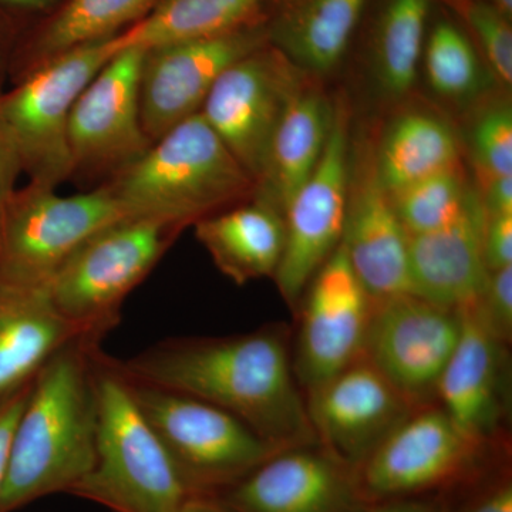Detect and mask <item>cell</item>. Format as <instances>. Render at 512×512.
<instances>
[{
	"instance_id": "obj_36",
	"label": "cell",
	"mask_w": 512,
	"mask_h": 512,
	"mask_svg": "<svg viewBox=\"0 0 512 512\" xmlns=\"http://www.w3.org/2000/svg\"><path fill=\"white\" fill-rule=\"evenodd\" d=\"M464 512H512V481L503 476L485 487Z\"/></svg>"
},
{
	"instance_id": "obj_27",
	"label": "cell",
	"mask_w": 512,
	"mask_h": 512,
	"mask_svg": "<svg viewBox=\"0 0 512 512\" xmlns=\"http://www.w3.org/2000/svg\"><path fill=\"white\" fill-rule=\"evenodd\" d=\"M161 0H69L29 49L10 63L12 79L76 47L119 35L146 18Z\"/></svg>"
},
{
	"instance_id": "obj_8",
	"label": "cell",
	"mask_w": 512,
	"mask_h": 512,
	"mask_svg": "<svg viewBox=\"0 0 512 512\" xmlns=\"http://www.w3.org/2000/svg\"><path fill=\"white\" fill-rule=\"evenodd\" d=\"M124 379L190 495L221 494L281 451L214 404Z\"/></svg>"
},
{
	"instance_id": "obj_22",
	"label": "cell",
	"mask_w": 512,
	"mask_h": 512,
	"mask_svg": "<svg viewBox=\"0 0 512 512\" xmlns=\"http://www.w3.org/2000/svg\"><path fill=\"white\" fill-rule=\"evenodd\" d=\"M86 338L57 312L45 288L0 284V396L30 382L56 352Z\"/></svg>"
},
{
	"instance_id": "obj_37",
	"label": "cell",
	"mask_w": 512,
	"mask_h": 512,
	"mask_svg": "<svg viewBox=\"0 0 512 512\" xmlns=\"http://www.w3.org/2000/svg\"><path fill=\"white\" fill-rule=\"evenodd\" d=\"M480 198L487 215L512 214V175L485 181Z\"/></svg>"
},
{
	"instance_id": "obj_31",
	"label": "cell",
	"mask_w": 512,
	"mask_h": 512,
	"mask_svg": "<svg viewBox=\"0 0 512 512\" xmlns=\"http://www.w3.org/2000/svg\"><path fill=\"white\" fill-rule=\"evenodd\" d=\"M470 147L481 184L512 175L511 104H491L478 114L470 133Z\"/></svg>"
},
{
	"instance_id": "obj_5",
	"label": "cell",
	"mask_w": 512,
	"mask_h": 512,
	"mask_svg": "<svg viewBox=\"0 0 512 512\" xmlns=\"http://www.w3.org/2000/svg\"><path fill=\"white\" fill-rule=\"evenodd\" d=\"M183 229L153 215H136L101 229L57 269L45 286L47 296L70 325L101 342L119 325L127 296Z\"/></svg>"
},
{
	"instance_id": "obj_15",
	"label": "cell",
	"mask_w": 512,
	"mask_h": 512,
	"mask_svg": "<svg viewBox=\"0 0 512 512\" xmlns=\"http://www.w3.org/2000/svg\"><path fill=\"white\" fill-rule=\"evenodd\" d=\"M266 23L225 35L146 50L140 76L141 121L151 144L200 113L222 73L242 57L268 45Z\"/></svg>"
},
{
	"instance_id": "obj_11",
	"label": "cell",
	"mask_w": 512,
	"mask_h": 512,
	"mask_svg": "<svg viewBox=\"0 0 512 512\" xmlns=\"http://www.w3.org/2000/svg\"><path fill=\"white\" fill-rule=\"evenodd\" d=\"M350 109L345 96L333 101L328 143L311 177L284 211L285 249L274 276L293 313L303 293L342 242L350 178Z\"/></svg>"
},
{
	"instance_id": "obj_18",
	"label": "cell",
	"mask_w": 512,
	"mask_h": 512,
	"mask_svg": "<svg viewBox=\"0 0 512 512\" xmlns=\"http://www.w3.org/2000/svg\"><path fill=\"white\" fill-rule=\"evenodd\" d=\"M342 245L373 301L410 293L409 234L380 183L373 141L356 146L350 156Z\"/></svg>"
},
{
	"instance_id": "obj_21",
	"label": "cell",
	"mask_w": 512,
	"mask_h": 512,
	"mask_svg": "<svg viewBox=\"0 0 512 512\" xmlns=\"http://www.w3.org/2000/svg\"><path fill=\"white\" fill-rule=\"evenodd\" d=\"M195 237L215 266L242 286L274 278L285 249L284 214L261 195L195 222Z\"/></svg>"
},
{
	"instance_id": "obj_28",
	"label": "cell",
	"mask_w": 512,
	"mask_h": 512,
	"mask_svg": "<svg viewBox=\"0 0 512 512\" xmlns=\"http://www.w3.org/2000/svg\"><path fill=\"white\" fill-rule=\"evenodd\" d=\"M431 0H383L370 37V67L389 99H402L416 82Z\"/></svg>"
},
{
	"instance_id": "obj_32",
	"label": "cell",
	"mask_w": 512,
	"mask_h": 512,
	"mask_svg": "<svg viewBox=\"0 0 512 512\" xmlns=\"http://www.w3.org/2000/svg\"><path fill=\"white\" fill-rule=\"evenodd\" d=\"M463 15L476 35L494 76L511 87L512 29L511 19L483 0H447Z\"/></svg>"
},
{
	"instance_id": "obj_9",
	"label": "cell",
	"mask_w": 512,
	"mask_h": 512,
	"mask_svg": "<svg viewBox=\"0 0 512 512\" xmlns=\"http://www.w3.org/2000/svg\"><path fill=\"white\" fill-rule=\"evenodd\" d=\"M508 446L464 433L439 404L421 407L357 470L367 504L424 497L450 490L485 473Z\"/></svg>"
},
{
	"instance_id": "obj_34",
	"label": "cell",
	"mask_w": 512,
	"mask_h": 512,
	"mask_svg": "<svg viewBox=\"0 0 512 512\" xmlns=\"http://www.w3.org/2000/svg\"><path fill=\"white\" fill-rule=\"evenodd\" d=\"M483 249L488 271L512 265V214L487 215Z\"/></svg>"
},
{
	"instance_id": "obj_19",
	"label": "cell",
	"mask_w": 512,
	"mask_h": 512,
	"mask_svg": "<svg viewBox=\"0 0 512 512\" xmlns=\"http://www.w3.org/2000/svg\"><path fill=\"white\" fill-rule=\"evenodd\" d=\"M457 312L460 339L441 376L437 404L468 436L508 446L510 345L485 328L473 306Z\"/></svg>"
},
{
	"instance_id": "obj_20",
	"label": "cell",
	"mask_w": 512,
	"mask_h": 512,
	"mask_svg": "<svg viewBox=\"0 0 512 512\" xmlns=\"http://www.w3.org/2000/svg\"><path fill=\"white\" fill-rule=\"evenodd\" d=\"M485 220L487 212L474 191L466 210L446 227L409 235L410 293L451 311L476 305L488 279Z\"/></svg>"
},
{
	"instance_id": "obj_33",
	"label": "cell",
	"mask_w": 512,
	"mask_h": 512,
	"mask_svg": "<svg viewBox=\"0 0 512 512\" xmlns=\"http://www.w3.org/2000/svg\"><path fill=\"white\" fill-rule=\"evenodd\" d=\"M478 318L485 328L505 343L512 340V265L488 271L487 284L476 305Z\"/></svg>"
},
{
	"instance_id": "obj_4",
	"label": "cell",
	"mask_w": 512,
	"mask_h": 512,
	"mask_svg": "<svg viewBox=\"0 0 512 512\" xmlns=\"http://www.w3.org/2000/svg\"><path fill=\"white\" fill-rule=\"evenodd\" d=\"M99 433L92 470L70 494L113 512H180L190 493L127 380L100 352Z\"/></svg>"
},
{
	"instance_id": "obj_10",
	"label": "cell",
	"mask_w": 512,
	"mask_h": 512,
	"mask_svg": "<svg viewBox=\"0 0 512 512\" xmlns=\"http://www.w3.org/2000/svg\"><path fill=\"white\" fill-rule=\"evenodd\" d=\"M309 76L268 43L231 64L202 104V117L256 188L264 178L276 128Z\"/></svg>"
},
{
	"instance_id": "obj_6",
	"label": "cell",
	"mask_w": 512,
	"mask_h": 512,
	"mask_svg": "<svg viewBox=\"0 0 512 512\" xmlns=\"http://www.w3.org/2000/svg\"><path fill=\"white\" fill-rule=\"evenodd\" d=\"M116 36L69 50L0 89V126L28 181L57 188L72 178L70 114L84 87L119 52Z\"/></svg>"
},
{
	"instance_id": "obj_39",
	"label": "cell",
	"mask_w": 512,
	"mask_h": 512,
	"mask_svg": "<svg viewBox=\"0 0 512 512\" xmlns=\"http://www.w3.org/2000/svg\"><path fill=\"white\" fill-rule=\"evenodd\" d=\"M365 512H447L439 501L426 497L397 498L370 505Z\"/></svg>"
},
{
	"instance_id": "obj_7",
	"label": "cell",
	"mask_w": 512,
	"mask_h": 512,
	"mask_svg": "<svg viewBox=\"0 0 512 512\" xmlns=\"http://www.w3.org/2000/svg\"><path fill=\"white\" fill-rule=\"evenodd\" d=\"M130 217L104 184L74 195L33 181L18 185L0 204V284L45 288L83 242Z\"/></svg>"
},
{
	"instance_id": "obj_35",
	"label": "cell",
	"mask_w": 512,
	"mask_h": 512,
	"mask_svg": "<svg viewBox=\"0 0 512 512\" xmlns=\"http://www.w3.org/2000/svg\"><path fill=\"white\" fill-rule=\"evenodd\" d=\"M32 382L23 384L13 392L0 396V488L6 476L9 463L10 444L18 423L20 413L28 400Z\"/></svg>"
},
{
	"instance_id": "obj_29",
	"label": "cell",
	"mask_w": 512,
	"mask_h": 512,
	"mask_svg": "<svg viewBox=\"0 0 512 512\" xmlns=\"http://www.w3.org/2000/svg\"><path fill=\"white\" fill-rule=\"evenodd\" d=\"M463 168L443 171L390 195L397 217L409 235L446 227L466 210L473 195Z\"/></svg>"
},
{
	"instance_id": "obj_25",
	"label": "cell",
	"mask_w": 512,
	"mask_h": 512,
	"mask_svg": "<svg viewBox=\"0 0 512 512\" xmlns=\"http://www.w3.org/2000/svg\"><path fill=\"white\" fill-rule=\"evenodd\" d=\"M380 183L389 194L417 181L461 167L453 127L429 111L412 110L389 124L375 144Z\"/></svg>"
},
{
	"instance_id": "obj_41",
	"label": "cell",
	"mask_w": 512,
	"mask_h": 512,
	"mask_svg": "<svg viewBox=\"0 0 512 512\" xmlns=\"http://www.w3.org/2000/svg\"><path fill=\"white\" fill-rule=\"evenodd\" d=\"M47 2H50V0H0L2 5L18 9L42 8Z\"/></svg>"
},
{
	"instance_id": "obj_17",
	"label": "cell",
	"mask_w": 512,
	"mask_h": 512,
	"mask_svg": "<svg viewBox=\"0 0 512 512\" xmlns=\"http://www.w3.org/2000/svg\"><path fill=\"white\" fill-rule=\"evenodd\" d=\"M218 497L235 512H365L357 471L319 444L286 448Z\"/></svg>"
},
{
	"instance_id": "obj_3",
	"label": "cell",
	"mask_w": 512,
	"mask_h": 512,
	"mask_svg": "<svg viewBox=\"0 0 512 512\" xmlns=\"http://www.w3.org/2000/svg\"><path fill=\"white\" fill-rule=\"evenodd\" d=\"M104 185L134 215L165 218L184 228L256 192L255 181L201 113L168 130Z\"/></svg>"
},
{
	"instance_id": "obj_16",
	"label": "cell",
	"mask_w": 512,
	"mask_h": 512,
	"mask_svg": "<svg viewBox=\"0 0 512 512\" xmlns=\"http://www.w3.org/2000/svg\"><path fill=\"white\" fill-rule=\"evenodd\" d=\"M305 399L319 446L356 471L419 410L365 355Z\"/></svg>"
},
{
	"instance_id": "obj_2",
	"label": "cell",
	"mask_w": 512,
	"mask_h": 512,
	"mask_svg": "<svg viewBox=\"0 0 512 512\" xmlns=\"http://www.w3.org/2000/svg\"><path fill=\"white\" fill-rule=\"evenodd\" d=\"M100 342L73 340L33 377L10 444L0 512L67 493L89 474L99 433Z\"/></svg>"
},
{
	"instance_id": "obj_42",
	"label": "cell",
	"mask_w": 512,
	"mask_h": 512,
	"mask_svg": "<svg viewBox=\"0 0 512 512\" xmlns=\"http://www.w3.org/2000/svg\"><path fill=\"white\" fill-rule=\"evenodd\" d=\"M488 5L493 6L498 12L503 13L508 19L512 16V0H483Z\"/></svg>"
},
{
	"instance_id": "obj_13",
	"label": "cell",
	"mask_w": 512,
	"mask_h": 512,
	"mask_svg": "<svg viewBox=\"0 0 512 512\" xmlns=\"http://www.w3.org/2000/svg\"><path fill=\"white\" fill-rule=\"evenodd\" d=\"M373 299L357 278L342 242L313 276L296 309L293 369L309 393L363 355Z\"/></svg>"
},
{
	"instance_id": "obj_30",
	"label": "cell",
	"mask_w": 512,
	"mask_h": 512,
	"mask_svg": "<svg viewBox=\"0 0 512 512\" xmlns=\"http://www.w3.org/2000/svg\"><path fill=\"white\" fill-rule=\"evenodd\" d=\"M424 63L430 86L447 99L471 97L483 84V69L476 49L451 20H437L431 29Z\"/></svg>"
},
{
	"instance_id": "obj_24",
	"label": "cell",
	"mask_w": 512,
	"mask_h": 512,
	"mask_svg": "<svg viewBox=\"0 0 512 512\" xmlns=\"http://www.w3.org/2000/svg\"><path fill=\"white\" fill-rule=\"evenodd\" d=\"M367 0H279L269 42L299 69L320 77L345 56Z\"/></svg>"
},
{
	"instance_id": "obj_14",
	"label": "cell",
	"mask_w": 512,
	"mask_h": 512,
	"mask_svg": "<svg viewBox=\"0 0 512 512\" xmlns=\"http://www.w3.org/2000/svg\"><path fill=\"white\" fill-rule=\"evenodd\" d=\"M144 56L140 47L119 50L77 97L69 121L73 175L110 178L150 148L140 106Z\"/></svg>"
},
{
	"instance_id": "obj_26",
	"label": "cell",
	"mask_w": 512,
	"mask_h": 512,
	"mask_svg": "<svg viewBox=\"0 0 512 512\" xmlns=\"http://www.w3.org/2000/svg\"><path fill=\"white\" fill-rule=\"evenodd\" d=\"M279 0H161L150 13L116 36L117 50H150L173 43L225 35L264 23Z\"/></svg>"
},
{
	"instance_id": "obj_23",
	"label": "cell",
	"mask_w": 512,
	"mask_h": 512,
	"mask_svg": "<svg viewBox=\"0 0 512 512\" xmlns=\"http://www.w3.org/2000/svg\"><path fill=\"white\" fill-rule=\"evenodd\" d=\"M309 76L293 96L276 128L264 178L255 194L274 204L284 214L299 188L318 165L333 120V101Z\"/></svg>"
},
{
	"instance_id": "obj_38",
	"label": "cell",
	"mask_w": 512,
	"mask_h": 512,
	"mask_svg": "<svg viewBox=\"0 0 512 512\" xmlns=\"http://www.w3.org/2000/svg\"><path fill=\"white\" fill-rule=\"evenodd\" d=\"M20 177H22V170H20L18 157L0 126V204L18 187Z\"/></svg>"
},
{
	"instance_id": "obj_40",
	"label": "cell",
	"mask_w": 512,
	"mask_h": 512,
	"mask_svg": "<svg viewBox=\"0 0 512 512\" xmlns=\"http://www.w3.org/2000/svg\"><path fill=\"white\" fill-rule=\"evenodd\" d=\"M180 512H235L218 495H190Z\"/></svg>"
},
{
	"instance_id": "obj_12",
	"label": "cell",
	"mask_w": 512,
	"mask_h": 512,
	"mask_svg": "<svg viewBox=\"0 0 512 512\" xmlns=\"http://www.w3.org/2000/svg\"><path fill=\"white\" fill-rule=\"evenodd\" d=\"M460 333V313L403 293L373 301L363 355L421 409L437 404Z\"/></svg>"
},
{
	"instance_id": "obj_1",
	"label": "cell",
	"mask_w": 512,
	"mask_h": 512,
	"mask_svg": "<svg viewBox=\"0 0 512 512\" xmlns=\"http://www.w3.org/2000/svg\"><path fill=\"white\" fill-rule=\"evenodd\" d=\"M111 365L133 382L188 394L234 414L278 450L315 446L285 325L163 340Z\"/></svg>"
},
{
	"instance_id": "obj_43",
	"label": "cell",
	"mask_w": 512,
	"mask_h": 512,
	"mask_svg": "<svg viewBox=\"0 0 512 512\" xmlns=\"http://www.w3.org/2000/svg\"><path fill=\"white\" fill-rule=\"evenodd\" d=\"M5 67V56L2 55V50H0V70Z\"/></svg>"
}]
</instances>
